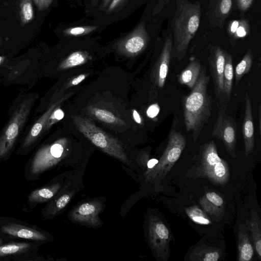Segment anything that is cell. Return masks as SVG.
Here are the masks:
<instances>
[{
    "label": "cell",
    "mask_w": 261,
    "mask_h": 261,
    "mask_svg": "<svg viewBox=\"0 0 261 261\" xmlns=\"http://www.w3.org/2000/svg\"><path fill=\"white\" fill-rule=\"evenodd\" d=\"M198 80L191 92L182 98L184 120L187 132H191L196 141L208 122L212 110L213 99L207 92L210 77L202 67Z\"/></svg>",
    "instance_id": "1"
},
{
    "label": "cell",
    "mask_w": 261,
    "mask_h": 261,
    "mask_svg": "<svg viewBox=\"0 0 261 261\" xmlns=\"http://www.w3.org/2000/svg\"><path fill=\"white\" fill-rule=\"evenodd\" d=\"M65 138L40 147L30 158L24 168V176L29 180H35L45 171L53 167L66 155Z\"/></svg>",
    "instance_id": "2"
},
{
    "label": "cell",
    "mask_w": 261,
    "mask_h": 261,
    "mask_svg": "<svg viewBox=\"0 0 261 261\" xmlns=\"http://www.w3.org/2000/svg\"><path fill=\"white\" fill-rule=\"evenodd\" d=\"M173 121L167 145L158 163L153 168L147 169L144 173L147 182L156 183L163 179L179 159L186 146V138L175 129L176 123V121Z\"/></svg>",
    "instance_id": "3"
},
{
    "label": "cell",
    "mask_w": 261,
    "mask_h": 261,
    "mask_svg": "<svg viewBox=\"0 0 261 261\" xmlns=\"http://www.w3.org/2000/svg\"><path fill=\"white\" fill-rule=\"evenodd\" d=\"M72 118L79 131L94 145L124 164H129L126 154L117 139L107 134L86 118L77 115H73Z\"/></svg>",
    "instance_id": "4"
},
{
    "label": "cell",
    "mask_w": 261,
    "mask_h": 261,
    "mask_svg": "<svg viewBox=\"0 0 261 261\" xmlns=\"http://www.w3.org/2000/svg\"><path fill=\"white\" fill-rule=\"evenodd\" d=\"M198 172L201 176L217 185H224L229 180L228 164L219 157L216 145L213 141L202 146Z\"/></svg>",
    "instance_id": "5"
},
{
    "label": "cell",
    "mask_w": 261,
    "mask_h": 261,
    "mask_svg": "<svg viewBox=\"0 0 261 261\" xmlns=\"http://www.w3.org/2000/svg\"><path fill=\"white\" fill-rule=\"evenodd\" d=\"M33 99H27L15 110L10 121L0 136V162L9 157L30 112Z\"/></svg>",
    "instance_id": "6"
},
{
    "label": "cell",
    "mask_w": 261,
    "mask_h": 261,
    "mask_svg": "<svg viewBox=\"0 0 261 261\" xmlns=\"http://www.w3.org/2000/svg\"><path fill=\"white\" fill-rule=\"evenodd\" d=\"M0 237L7 241L19 240L42 243L48 236L37 226L14 218L0 217Z\"/></svg>",
    "instance_id": "7"
},
{
    "label": "cell",
    "mask_w": 261,
    "mask_h": 261,
    "mask_svg": "<svg viewBox=\"0 0 261 261\" xmlns=\"http://www.w3.org/2000/svg\"><path fill=\"white\" fill-rule=\"evenodd\" d=\"M148 234L150 247L155 255L163 260H167L170 254V232L157 216L151 215L149 218Z\"/></svg>",
    "instance_id": "8"
},
{
    "label": "cell",
    "mask_w": 261,
    "mask_h": 261,
    "mask_svg": "<svg viewBox=\"0 0 261 261\" xmlns=\"http://www.w3.org/2000/svg\"><path fill=\"white\" fill-rule=\"evenodd\" d=\"M212 136L223 142L227 152L232 158L236 157L237 126L233 118L226 113V110H219Z\"/></svg>",
    "instance_id": "9"
},
{
    "label": "cell",
    "mask_w": 261,
    "mask_h": 261,
    "mask_svg": "<svg viewBox=\"0 0 261 261\" xmlns=\"http://www.w3.org/2000/svg\"><path fill=\"white\" fill-rule=\"evenodd\" d=\"M41 243L12 240L0 245L1 260H35V253Z\"/></svg>",
    "instance_id": "10"
},
{
    "label": "cell",
    "mask_w": 261,
    "mask_h": 261,
    "mask_svg": "<svg viewBox=\"0 0 261 261\" xmlns=\"http://www.w3.org/2000/svg\"><path fill=\"white\" fill-rule=\"evenodd\" d=\"M225 55L217 49L209 59L210 69L213 78L215 96L219 110H226L227 104L224 94L223 73Z\"/></svg>",
    "instance_id": "11"
},
{
    "label": "cell",
    "mask_w": 261,
    "mask_h": 261,
    "mask_svg": "<svg viewBox=\"0 0 261 261\" xmlns=\"http://www.w3.org/2000/svg\"><path fill=\"white\" fill-rule=\"evenodd\" d=\"M102 205L99 201L83 203L71 212L70 217L74 222L93 227L99 226L101 221L98 214L102 210Z\"/></svg>",
    "instance_id": "12"
},
{
    "label": "cell",
    "mask_w": 261,
    "mask_h": 261,
    "mask_svg": "<svg viewBox=\"0 0 261 261\" xmlns=\"http://www.w3.org/2000/svg\"><path fill=\"white\" fill-rule=\"evenodd\" d=\"M71 94L72 93H69L52 104L46 112L37 120L22 143L21 146L18 150V153L24 154L29 151V148L33 146L41 133L44 129L47 120L52 112L57 107L61 105L63 101L70 96Z\"/></svg>",
    "instance_id": "13"
},
{
    "label": "cell",
    "mask_w": 261,
    "mask_h": 261,
    "mask_svg": "<svg viewBox=\"0 0 261 261\" xmlns=\"http://www.w3.org/2000/svg\"><path fill=\"white\" fill-rule=\"evenodd\" d=\"M146 41L144 26L141 23L129 34L119 41L117 47L122 53L128 56H134L143 50Z\"/></svg>",
    "instance_id": "14"
},
{
    "label": "cell",
    "mask_w": 261,
    "mask_h": 261,
    "mask_svg": "<svg viewBox=\"0 0 261 261\" xmlns=\"http://www.w3.org/2000/svg\"><path fill=\"white\" fill-rule=\"evenodd\" d=\"M245 155L247 157L253 151L254 147V123L251 102L249 94L245 95V113L242 126Z\"/></svg>",
    "instance_id": "15"
},
{
    "label": "cell",
    "mask_w": 261,
    "mask_h": 261,
    "mask_svg": "<svg viewBox=\"0 0 261 261\" xmlns=\"http://www.w3.org/2000/svg\"><path fill=\"white\" fill-rule=\"evenodd\" d=\"M171 47L169 43H167L155 65L154 77L155 84L159 89L164 87L165 81L168 75L171 59Z\"/></svg>",
    "instance_id": "16"
},
{
    "label": "cell",
    "mask_w": 261,
    "mask_h": 261,
    "mask_svg": "<svg viewBox=\"0 0 261 261\" xmlns=\"http://www.w3.org/2000/svg\"><path fill=\"white\" fill-rule=\"evenodd\" d=\"M199 203L204 211L211 216L219 217L224 212V199L214 192L206 193L200 199Z\"/></svg>",
    "instance_id": "17"
},
{
    "label": "cell",
    "mask_w": 261,
    "mask_h": 261,
    "mask_svg": "<svg viewBox=\"0 0 261 261\" xmlns=\"http://www.w3.org/2000/svg\"><path fill=\"white\" fill-rule=\"evenodd\" d=\"M60 187V184L57 183L32 191L27 196L28 205L34 207L40 203L49 200L56 194Z\"/></svg>",
    "instance_id": "18"
},
{
    "label": "cell",
    "mask_w": 261,
    "mask_h": 261,
    "mask_svg": "<svg viewBox=\"0 0 261 261\" xmlns=\"http://www.w3.org/2000/svg\"><path fill=\"white\" fill-rule=\"evenodd\" d=\"M201 68L200 62L192 58L186 67L177 75L178 83L192 89L198 80Z\"/></svg>",
    "instance_id": "19"
},
{
    "label": "cell",
    "mask_w": 261,
    "mask_h": 261,
    "mask_svg": "<svg viewBox=\"0 0 261 261\" xmlns=\"http://www.w3.org/2000/svg\"><path fill=\"white\" fill-rule=\"evenodd\" d=\"M238 260L250 261L254 254V248L245 226H240L238 235Z\"/></svg>",
    "instance_id": "20"
},
{
    "label": "cell",
    "mask_w": 261,
    "mask_h": 261,
    "mask_svg": "<svg viewBox=\"0 0 261 261\" xmlns=\"http://www.w3.org/2000/svg\"><path fill=\"white\" fill-rule=\"evenodd\" d=\"M220 256V249L203 245L198 246L193 250L189 259L196 261H217Z\"/></svg>",
    "instance_id": "21"
},
{
    "label": "cell",
    "mask_w": 261,
    "mask_h": 261,
    "mask_svg": "<svg viewBox=\"0 0 261 261\" xmlns=\"http://www.w3.org/2000/svg\"><path fill=\"white\" fill-rule=\"evenodd\" d=\"M251 237L255 252L261 259V223L260 219L254 210H252L251 218L249 221Z\"/></svg>",
    "instance_id": "22"
},
{
    "label": "cell",
    "mask_w": 261,
    "mask_h": 261,
    "mask_svg": "<svg viewBox=\"0 0 261 261\" xmlns=\"http://www.w3.org/2000/svg\"><path fill=\"white\" fill-rule=\"evenodd\" d=\"M234 76L232 59L230 55H225L223 73L224 94L226 103L229 101L233 85Z\"/></svg>",
    "instance_id": "23"
},
{
    "label": "cell",
    "mask_w": 261,
    "mask_h": 261,
    "mask_svg": "<svg viewBox=\"0 0 261 261\" xmlns=\"http://www.w3.org/2000/svg\"><path fill=\"white\" fill-rule=\"evenodd\" d=\"M91 57L85 51H76L69 55L58 66L60 70L76 67L86 63Z\"/></svg>",
    "instance_id": "24"
},
{
    "label": "cell",
    "mask_w": 261,
    "mask_h": 261,
    "mask_svg": "<svg viewBox=\"0 0 261 261\" xmlns=\"http://www.w3.org/2000/svg\"><path fill=\"white\" fill-rule=\"evenodd\" d=\"M73 193L74 192H72L62 195L53 203L46 207L44 211H42L43 216L45 217L49 218L56 215L69 203Z\"/></svg>",
    "instance_id": "25"
},
{
    "label": "cell",
    "mask_w": 261,
    "mask_h": 261,
    "mask_svg": "<svg viewBox=\"0 0 261 261\" xmlns=\"http://www.w3.org/2000/svg\"><path fill=\"white\" fill-rule=\"evenodd\" d=\"M252 58L250 52H248L236 66L234 71L236 86H237L242 77L248 73L252 67Z\"/></svg>",
    "instance_id": "26"
},
{
    "label": "cell",
    "mask_w": 261,
    "mask_h": 261,
    "mask_svg": "<svg viewBox=\"0 0 261 261\" xmlns=\"http://www.w3.org/2000/svg\"><path fill=\"white\" fill-rule=\"evenodd\" d=\"M186 212L190 219L197 224L208 225L212 223L205 212L197 205L187 207Z\"/></svg>",
    "instance_id": "27"
},
{
    "label": "cell",
    "mask_w": 261,
    "mask_h": 261,
    "mask_svg": "<svg viewBox=\"0 0 261 261\" xmlns=\"http://www.w3.org/2000/svg\"><path fill=\"white\" fill-rule=\"evenodd\" d=\"M20 18L24 26L33 20L34 17L32 0H20Z\"/></svg>",
    "instance_id": "28"
},
{
    "label": "cell",
    "mask_w": 261,
    "mask_h": 261,
    "mask_svg": "<svg viewBox=\"0 0 261 261\" xmlns=\"http://www.w3.org/2000/svg\"><path fill=\"white\" fill-rule=\"evenodd\" d=\"M89 110L95 118L105 123L115 124L120 122L113 113L106 110L92 107Z\"/></svg>",
    "instance_id": "29"
},
{
    "label": "cell",
    "mask_w": 261,
    "mask_h": 261,
    "mask_svg": "<svg viewBox=\"0 0 261 261\" xmlns=\"http://www.w3.org/2000/svg\"><path fill=\"white\" fill-rule=\"evenodd\" d=\"M97 28L98 27L96 26L76 27L66 29L63 31V33L66 35L77 36L89 34Z\"/></svg>",
    "instance_id": "30"
},
{
    "label": "cell",
    "mask_w": 261,
    "mask_h": 261,
    "mask_svg": "<svg viewBox=\"0 0 261 261\" xmlns=\"http://www.w3.org/2000/svg\"><path fill=\"white\" fill-rule=\"evenodd\" d=\"M64 116V113L59 105L54 110L50 115L44 130L49 129L54 124L62 119Z\"/></svg>",
    "instance_id": "31"
},
{
    "label": "cell",
    "mask_w": 261,
    "mask_h": 261,
    "mask_svg": "<svg viewBox=\"0 0 261 261\" xmlns=\"http://www.w3.org/2000/svg\"><path fill=\"white\" fill-rule=\"evenodd\" d=\"M199 24V19L196 15H193L190 18L188 24V30L189 33L193 34L195 33Z\"/></svg>",
    "instance_id": "32"
},
{
    "label": "cell",
    "mask_w": 261,
    "mask_h": 261,
    "mask_svg": "<svg viewBox=\"0 0 261 261\" xmlns=\"http://www.w3.org/2000/svg\"><path fill=\"white\" fill-rule=\"evenodd\" d=\"M39 11L47 9L51 4L53 0H33Z\"/></svg>",
    "instance_id": "33"
},
{
    "label": "cell",
    "mask_w": 261,
    "mask_h": 261,
    "mask_svg": "<svg viewBox=\"0 0 261 261\" xmlns=\"http://www.w3.org/2000/svg\"><path fill=\"white\" fill-rule=\"evenodd\" d=\"M160 107L157 103H154L150 106L147 111L146 114L149 118H153L155 117L159 114Z\"/></svg>",
    "instance_id": "34"
},
{
    "label": "cell",
    "mask_w": 261,
    "mask_h": 261,
    "mask_svg": "<svg viewBox=\"0 0 261 261\" xmlns=\"http://www.w3.org/2000/svg\"><path fill=\"white\" fill-rule=\"evenodd\" d=\"M231 5V0H222L220 5V10L222 13H227L230 10Z\"/></svg>",
    "instance_id": "35"
},
{
    "label": "cell",
    "mask_w": 261,
    "mask_h": 261,
    "mask_svg": "<svg viewBox=\"0 0 261 261\" xmlns=\"http://www.w3.org/2000/svg\"><path fill=\"white\" fill-rule=\"evenodd\" d=\"M87 76V74H81L77 76L74 77L71 81L68 84L67 87H70L74 86L77 85L83 81H84Z\"/></svg>",
    "instance_id": "36"
},
{
    "label": "cell",
    "mask_w": 261,
    "mask_h": 261,
    "mask_svg": "<svg viewBox=\"0 0 261 261\" xmlns=\"http://www.w3.org/2000/svg\"><path fill=\"white\" fill-rule=\"evenodd\" d=\"M124 2V0H112L108 6V12H111L115 10Z\"/></svg>",
    "instance_id": "37"
},
{
    "label": "cell",
    "mask_w": 261,
    "mask_h": 261,
    "mask_svg": "<svg viewBox=\"0 0 261 261\" xmlns=\"http://www.w3.org/2000/svg\"><path fill=\"white\" fill-rule=\"evenodd\" d=\"M159 160L156 159H151L148 160L147 162V169L153 168L158 163Z\"/></svg>",
    "instance_id": "38"
},
{
    "label": "cell",
    "mask_w": 261,
    "mask_h": 261,
    "mask_svg": "<svg viewBox=\"0 0 261 261\" xmlns=\"http://www.w3.org/2000/svg\"><path fill=\"white\" fill-rule=\"evenodd\" d=\"M133 117H134V119L135 122L138 124H141L142 123V119L140 117V115L139 114V113H138V112L136 110H133Z\"/></svg>",
    "instance_id": "39"
},
{
    "label": "cell",
    "mask_w": 261,
    "mask_h": 261,
    "mask_svg": "<svg viewBox=\"0 0 261 261\" xmlns=\"http://www.w3.org/2000/svg\"><path fill=\"white\" fill-rule=\"evenodd\" d=\"M237 33L239 37H244L246 35V32L243 27H239L237 30Z\"/></svg>",
    "instance_id": "40"
},
{
    "label": "cell",
    "mask_w": 261,
    "mask_h": 261,
    "mask_svg": "<svg viewBox=\"0 0 261 261\" xmlns=\"http://www.w3.org/2000/svg\"><path fill=\"white\" fill-rule=\"evenodd\" d=\"M238 26H239L238 22L237 21H234L232 22V24L231 26V31L232 33H234L235 32H236L237 29L238 28Z\"/></svg>",
    "instance_id": "41"
},
{
    "label": "cell",
    "mask_w": 261,
    "mask_h": 261,
    "mask_svg": "<svg viewBox=\"0 0 261 261\" xmlns=\"http://www.w3.org/2000/svg\"><path fill=\"white\" fill-rule=\"evenodd\" d=\"M112 0H102L101 8H105L109 6Z\"/></svg>",
    "instance_id": "42"
},
{
    "label": "cell",
    "mask_w": 261,
    "mask_h": 261,
    "mask_svg": "<svg viewBox=\"0 0 261 261\" xmlns=\"http://www.w3.org/2000/svg\"><path fill=\"white\" fill-rule=\"evenodd\" d=\"M251 0H240V2L243 7L246 8L250 4Z\"/></svg>",
    "instance_id": "43"
},
{
    "label": "cell",
    "mask_w": 261,
    "mask_h": 261,
    "mask_svg": "<svg viewBox=\"0 0 261 261\" xmlns=\"http://www.w3.org/2000/svg\"><path fill=\"white\" fill-rule=\"evenodd\" d=\"M261 109H260V105H259V111H258V122H259V134L260 135V129H261V115H260V113H261Z\"/></svg>",
    "instance_id": "44"
},
{
    "label": "cell",
    "mask_w": 261,
    "mask_h": 261,
    "mask_svg": "<svg viewBox=\"0 0 261 261\" xmlns=\"http://www.w3.org/2000/svg\"><path fill=\"white\" fill-rule=\"evenodd\" d=\"M98 0H91V4L93 6L96 5Z\"/></svg>",
    "instance_id": "45"
},
{
    "label": "cell",
    "mask_w": 261,
    "mask_h": 261,
    "mask_svg": "<svg viewBox=\"0 0 261 261\" xmlns=\"http://www.w3.org/2000/svg\"><path fill=\"white\" fill-rule=\"evenodd\" d=\"M0 39H1V38H0ZM0 41H1V40H0Z\"/></svg>",
    "instance_id": "46"
}]
</instances>
